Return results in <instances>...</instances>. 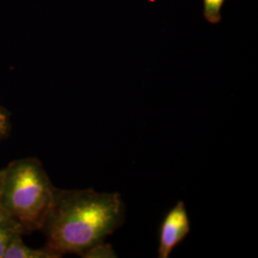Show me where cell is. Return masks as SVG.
<instances>
[{"mask_svg":"<svg viewBox=\"0 0 258 258\" xmlns=\"http://www.w3.org/2000/svg\"><path fill=\"white\" fill-rule=\"evenodd\" d=\"M124 204L119 194L55 188L41 231L46 236L47 248L60 256L82 255L116 231L124 221Z\"/></svg>","mask_w":258,"mask_h":258,"instance_id":"1","label":"cell"},{"mask_svg":"<svg viewBox=\"0 0 258 258\" xmlns=\"http://www.w3.org/2000/svg\"><path fill=\"white\" fill-rule=\"evenodd\" d=\"M0 211L23 233L41 230L55 197V187L37 158L13 161L3 169Z\"/></svg>","mask_w":258,"mask_h":258,"instance_id":"2","label":"cell"},{"mask_svg":"<svg viewBox=\"0 0 258 258\" xmlns=\"http://www.w3.org/2000/svg\"><path fill=\"white\" fill-rule=\"evenodd\" d=\"M190 231L189 218L183 201L167 212L159 232L158 257L167 258Z\"/></svg>","mask_w":258,"mask_h":258,"instance_id":"3","label":"cell"},{"mask_svg":"<svg viewBox=\"0 0 258 258\" xmlns=\"http://www.w3.org/2000/svg\"><path fill=\"white\" fill-rule=\"evenodd\" d=\"M58 253L46 246L42 249H33L28 247L22 241V234L16 235L11 240L5 249L3 258H59Z\"/></svg>","mask_w":258,"mask_h":258,"instance_id":"4","label":"cell"},{"mask_svg":"<svg viewBox=\"0 0 258 258\" xmlns=\"http://www.w3.org/2000/svg\"><path fill=\"white\" fill-rule=\"evenodd\" d=\"M18 234L24 233L16 222L0 211V258H3L5 249L11 240Z\"/></svg>","mask_w":258,"mask_h":258,"instance_id":"5","label":"cell"},{"mask_svg":"<svg viewBox=\"0 0 258 258\" xmlns=\"http://www.w3.org/2000/svg\"><path fill=\"white\" fill-rule=\"evenodd\" d=\"M226 0H203V17L211 24H218L222 20L221 10Z\"/></svg>","mask_w":258,"mask_h":258,"instance_id":"6","label":"cell"},{"mask_svg":"<svg viewBox=\"0 0 258 258\" xmlns=\"http://www.w3.org/2000/svg\"><path fill=\"white\" fill-rule=\"evenodd\" d=\"M81 256L85 258L117 257V254L111 245L105 244L102 241L85 250Z\"/></svg>","mask_w":258,"mask_h":258,"instance_id":"7","label":"cell"},{"mask_svg":"<svg viewBox=\"0 0 258 258\" xmlns=\"http://www.w3.org/2000/svg\"><path fill=\"white\" fill-rule=\"evenodd\" d=\"M11 130V118L8 110L0 104V141L9 135Z\"/></svg>","mask_w":258,"mask_h":258,"instance_id":"8","label":"cell"},{"mask_svg":"<svg viewBox=\"0 0 258 258\" xmlns=\"http://www.w3.org/2000/svg\"><path fill=\"white\" fill-rule=\"evenodd\" d=\"M3 169H0V194H1V187H2V180H3Z\"/></svg>","mask_w":258,"mask_h":258,"instance_id":"9","label":"cell"}]
</instances>
